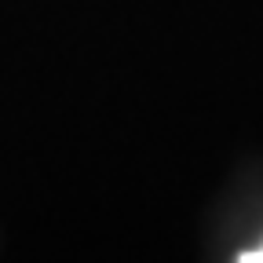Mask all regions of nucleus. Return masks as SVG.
<instances>
[{
	"label": "nucleus",
	"instance_id": "1",
	"mask_svg": "<svg viewBox=\"0 0 263 263\" xmlns=\"http://www.w3.org/2000/svg\"><path fill=\"white\" fill-rule=\"evenodd\" d=\"M238 259H241V263H263V245H256V249H249V252H241Z\"/></svg>",
	"mask_w": 263,
	"mask_h": 263
}]
</instances>
